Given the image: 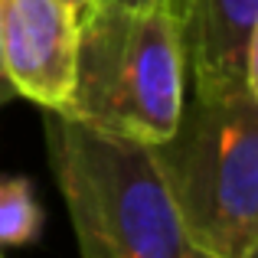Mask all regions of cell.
Returning a JSON list of instances; mask_svg holds the SVG:
<instances>
[{
    "label": "cell",
    "instance_id": "4",
    "mask_svg": "<svg viewBox=\"0 0 258 258\" xmlns=\"http://www.w3.org/2000/svg\"><path fill=\"white\" fill-rule=\"evenodd\" d=\"M79 10L66 0H0V66L13 95L43 111L69 108Z\"/></svg>",
    "mask_w": 258,
    "mask_h": 258
},
{
    "label": "cell",
    "instance_id": "3",
    "mask_svg": "<svg viewBox=\"0 0 258 258\" xmlns=\"http://www.w3.org/2000/svg\"><path fill=\"white\" fill-rule=\"evenodd\" d=\"M186 92L183 26L167 10L92 0L79 13L69 114L157 144L173 131Z\"/></svg>",
    "mask_w": 258,
    "mask_h": 258
},
{
    "label": "cell",
    "instance_id": "9",
    "mask_svg": "<svg viewBox=\"0 0 258 258\" xmlns=\"http://www.w3.org/2000/svg\"><path fill=\"white\" fill-rule=\"evenodd\" d=\"M66 4H69V7H72V10H79V13H82V10H85V7H88V4H92V0H66Z\"/></svg>",
    "mask_w": 258,
    "mask_h": 258
},
{
    "label": "cell",
    "instance_id": "8",
    "mask_svg": "<svg viewBox=\"0 0 258 258\" xmlns=\"http://www.w3.org/2000/svg\"><path fill=\"white\" fill-rule=\"evenodd\" d=\"M10 98H17V95H13V88H10V82H7V76H4V66H0V105H7Z\"/></svg>",
    "mask_w": 258,
    "mask_h": 258
},
{
    "label": "cell",
    "instance_id": "5",
    "mask_svg": "<svg viewBox=\"0 0 258 258\" xmlns=\"http://www.w3.org/2000/svg\"><path fill=\"white\" fill-rule=\"evenodd\" d=\"M183 46L193 95H258V0H189Z\"/></svg>",
    "mask_w": 258,
    "mask_h": 258
},
{
    "label": "cell",
    "instance_id": "7",
    "mask_svg": "<svg viewBox=\"0 0 258 258\" xmlns=\"http://www.w3.org/2000/svg\"><path fill=\"white\" fill-rule=\"evenodd\" d=\"M111 4H131V7H157V10H167L176 23H186V10L189 0H111Z\"/></svg>",
    "mask_w": 258,
    "mask_h": 258
},
{
    "label": "cell",
    "instance_id": "6",
    "mask_svg": "<svg viewBox=\"0 0 258 258\" xmlns=\"http://www.w3.org/2000/svg\"><path fill=\"white\" fill-rule=\"evenodd\" d=\"M43 226V209L30 180L4 176L0 180V252L17 245H30Z\"/></svg>",
    "mask_w": 258,
    "mask_h": 258
},
{
    "label": "cell",
    "instance_id": "1",
    "mask_svg": "<svg viewBox=\"0 0 258 258\" xmlns=\"http://www.w3.org/2000/svg\"><path fill=\"white\" fill-rule=\"evenodd\" d=\"M46 151L85 258H200L151 144L69 111H46Z\"/></svg>",
    "mask_w": 258,
    "mask_h": 258
},
{
    "label": "cell",
    "instance_id": "2",
    "mask_svg": "<svg viewBox=\"0 0 258 258\" xmlns=\"http://www.w3.org/2000/svg\"><path fill=\"white\" fill-rule=\"evenodd\" d=\"M151 154L196 255L258 252V95L186 92L173 131Z\"/></svg>",
    "mask_w": 258,
    "mask_h": 258
}]
</instances>
